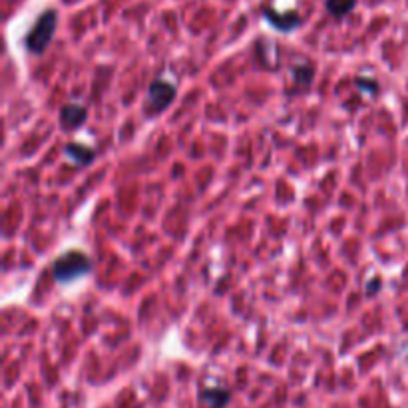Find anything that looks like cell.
<instances>
[{
	"label": "cell",
	"instance_id": "obj_1",
	"mask_svg": "<svg viewBox=\"0 0 408 408\" xmlns=\"http://www.w3.org/2000/svg\"><path fill=\"white\" fill-rule=\"evenodd\" d=\"M92 271V259L84 251H66L64 255L54 261L52 265V277L60 285H70L78 279L86 277Z\"/></svg>",
	"mask_w": 408,
	"mask_h": 408
},
{
	"label": "cell",
	"instance_id": "obj_8",
	"mask_svg": "<svg viewBox=\"0 0 408 408\" xmlns=\"http://www.w3.org/2000/svg\"><path fill=\"white\" fill-rule=\"evenodd\" d=\"M313 76H315V70H313V66H309V64H299V66L293 68L295 84H297L299 88H303V90H307V88L313 84Z\"/></svg>",
	"mask_w": 408,
	"mask_h": 408
},
{
	"label": "cell",
	"instance_id": "obj_10",
	"mask_svg": "<svg viewBox=\"0 0 408 408\" xmlns=\"http://www.w3.org/2000/svg\"><path fill=\"white\" fill-rule=\"evenodd\" d=\"M357 86H359L363 92L368 90V94H373V96H375L378 90L377 82H375V80H371V78H368V80H364V78H357Z\"/></svg>",
	"mask_w": 408,
	"mask_h": 408
},
{
	"label": "cell",
	"instance_id": "obj_9",
	"mask_svg": "<svg viewBox=\"0 0 408 408\" xmlns=\"http://www.w3.org/2000/svg\"><path fill=\"white\" fill-rule=\"evenodd\" d=\"M355 4H357V0H327V10L334 18H343L355 8Z\"/></svg>",
	"mask_w": 408,
	"mask_h": 408
},
{
	"label": "cell",
	"instance_id": "obj_2",
	"mask_svg": "<svg viewBox=\"0 0 408 408\" xmlns=\"http://www.w3.org/2000/svg\"><path fill=\"white\" fill-rule=\"evenodd\" d=\"M56 26H58V12L54 8L44 10L42 15L38 16V20L34 22V26H32L31 32L24 38L26 50L31 54H34V56H42L46 52V48L52 42V38H54Z\"/></svg>",
	"mask_w": 408,
	"mask_h": 408
},
{
	"label": "cell",
	"instance_id": "obj_4",
	"mask_svg": "<svg viewBox=\"0 0 408 408\" xmlns=\"http://www.w3.org/2000/svg\"><path fill=\"white\" fill-rule=\"evenodd\" d=\"M86 120H88V110L84 106H80V104H66V106H62L60 116H58L60 128L62 130H68V132L82 128L86 124Z\"/></svg>",
	"mask_w": 408,
	"mask_h": 408
},
{
	"label": "cell",
	"instance_id": "obj_7",
	"mask_svg": "<svg viewBox=\"0 0 408 408\" xmlns=\"http://www.w3.org/2000/svg\"><path fill=\"white\" fill-rule=\"evenodd\" d=\"M201 400L210 408H226L231 400V393L223 386H207L201 391Z\"/></svg>",
	"mask_w": 408,
	"mask_h": 408
},
{
	"label": "cell",
	"instance_id": "obj_5",
	"mask_svg": "<svg viewBox=\"0 0 408 408\" xmlns=\"http://www.w3.org/2000/svg\"><path fill=\"white\" fill-rule=\"evenodd\" d=\"M64 155H66V160L68 162H72L74 166H90L92 162H94V158H96V151L88 148V146H84V144H74V142H70V144H66L64 146Z\"/></svg>",
	"mask_w": 408,
	"mask_h": 408
},
{
	"label": "cell",
	"instance_id": "obj_6",
	"mask_svg": "<svg viewBox=\"0 0 408 408\" xmlns=\"http://www.w3.org/2000/svg\"><path fill=\"white\" fill-rule=\"evenodd\" d=\"M263 16L269 20V24H273L277 31H281V32H291V31H295L299 24H301V16L297 15V12H275V10H265L263 12Z\"/></svg>",
	"mask_w": 408,
	"mask_h": 408
},
{
	"label": "cell",
	"instance_id": "obj_3",
	"mask_svg": "<svg viewBox=\"0 0 408 408\" xmlns=\"http://www.w3.org/2000/svg\"><path fill=\"white\" fill-rule=\"evenodd\" d=\"M176 100V86L167 80H153L146 96V110L148 114H162L164 110L173 104Z\"/></svg>",
	"mask_w": 408,
	"mask_h": 408
}]
</instances>
